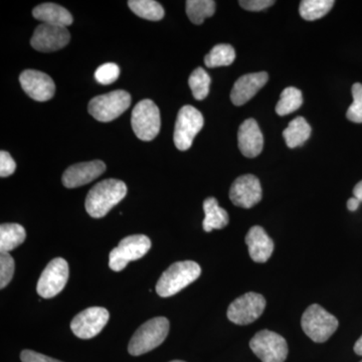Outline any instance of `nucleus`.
Instances as JSON below:
<instances>
[{"instance_id": "a211bd4d", "label": "nucleus", "mask_w": 362, "mask_h": 362, "mask_svg": "<svg viewBox=\"0 0 362 362\" xmlns=\"http://www.w3.org/2000/svg\"><path fill=\"white\" fill-rule=\"evenodd\" d=\"M269 75L266 71L247 74L242 76L235 83L230 93V100L235 106H242L249 102L268 82Z\"/></svg>"}, {"instance_id": "4be33fe9", "label": "nucleus", "mask_w": 362, "mask_h": 362, "mask_svg": "<svg viewBox=\"0 0 362 362\" xmlns=\"http://www.w3.org/2000/svg\"><path fill=\"white\" fill-rule=\"evenodd\" d=\"M311 135V127L303 117H297L289 123V126L283 132L286 144L289 148L303 145Z\"/></svg>"}, {"instance_id": "393cba45", "label": "nucleus", "mask_w": 362, "mask_h": 362, "mask_svg": "<svg viewBox=\"0 0 362 362\" xmlns=\"http://www.w3.org/2000/svg\"><path fill=\"white\" fill-rule=\"evenodd\" d=\"M333 0H303L300 4V16L305 21H316L329 13L334 6Z\"/></svg>"}, {"instance_id": "c9c22d12", "label": "nucleus", "mask_w": 362, "mask_h": 362, "mask_svg": "<svg viewBox=\"0 0 362 362\" xmlns=\"http://www.w3.org/2000/svg\"><path fill=\"white\" fill-rule=\"evenodd\" d=\"M359 204H361V202L356 197H352V199H349V202H347V209L350 211H356L358 209Z\"/></svg>"}, {"instance_id": "58836bf2", "label": "nucleus", "mask_w": 362, "mask_h": 362, "mask_svg": "<svg viewBox=\"0 0 362 362\" xmlns=\"http://www.w3.org/2000/svg\"><path fill=\"white\" fill-rule=\"evenodd\" d=\"M170 362H185V361H170Z\"/></svg>"}, {"instance_id": "c756f323", "label": "nucleus", "mask_w": 362, "mask_h": 362, "mask_svg": "<svg viewBox=\"0 0 362 362\" xmlns=\"http://www.w3.org/2000/svg\"><path fill=\"white\" fill-rule=\"evenodd\" d=\"M352 96H354V103L347 110V119L351 122L362 123V85L361 83H356L352 86Z\"/></svg>"}, {"instance_id": "f704fd0d", "label": "nucleus", "mask_w": 362, "mask_h": 362, "mask_svg": "<svg viewBox=\"0 0 362 362\" xmlns=\"http://www.w3.org/2000/svg\"><path fill=\"white\" fill-rule=\"evenodd\" d=\"M21 359L23 362H63L28 349L23 350L21 352Z\"/></svg>"}, {"instance_id": "bb28decb", "label": "nucleus", "mask_w": 362, "mask_h": 362, "mask_svg": "<svg viewBox=\"0 0 362 362\" xmlns=\"http://www.w3.org/2000/svg\"><path fill=\"white\" fill-rule=\"evenodd\" d=\"M216 11V2L213 0H188L187 14L194 25H202L204 20L211 18Z\"/></svg>"}, {"instance_id": "9d476101", "label": "nucleus", "mask_w": 362, "mask_h": 362, "mask_svg": "<svg viewBox=\"0 0 362 362\" xmlns=\"http://www.w3.org/2000/svg\"><path fill=\"white\" fill-rule=\"evenodd\" d=\"M70 272L65 259L56 258L49 262L40 275L37 291L45 299L56 297L63 291L69 280Z\"/></svg>"}, {"instance_id": "72a5a7b5", "label": "nucleus", "mask_w": 362, "mask_h": 362, "mask_svg": "<svg viewBox=\"0 0 362 362\" xmlns=\"http://www.w3.org/2000/svg\"><path fill=\"white\" fill-rule=\"evenodd\" d=\"M240 6L249 11H261L275 4L273 0H240Z\"/></svg>"}, {"instance_id": "473e14b6", "label": "nucleus", "mask_w": 362, "mask_h": 362, "mask_svg": "<svg viewBox=\"0 0 362 362\" xmlns=\"http://www.w3.org/2000/svg\"><path fill=\"white\" fill-rule=\"evenodd\" d=\"M16 169V161L8 152L2 150L0 152V176L7 177L13 175Z\"/></svg>"}, {"instance_id": "f8f14e48", "label": "nucleus", "mask_w": 362, "mask_h": 362, "mask_svg": "<svg viewBox=\"0 0 362 362\" xmlns=\"http://www.w3.org/2000/svg\"><path fill=\"white\" fill-rule=\"evenodd\" d=\"M109 318L110 314L107 309L103 307H90L74 317L71 329L81 339H90L97 337L103 330Z\"/></svg>"}, {"instance_id": "c85d7f7f", "label": "nucleus", "mask_w": 362, "mask_h": 362, "mask_svg": "<svg viewBox=\"0 0 362 362\" xmlns=\"http://www.w3.org/2000/svg\"><path fill=\"white\" fill-rule=\"evenodd\" d=\"M188 85H189L195 99L202 101V100L206 99L207 95H209V87H211V77L204 69H195L189 78H188Z\"/></svg>"}, {"instance_id": "f3484780", "label": "nucleus", "mask_w": 362, "mask_h": 362, "mask_svg": "<svg viewBox=\"0 0 362 362\" xmlns=\"http://www.w3.org/2000/svg\"><path fill=\"white\" fill-rule=\"evenodd\" d=\"M238 144L243 156L254 158L261 154L264 147L263 133L255 119H247L238 131Z\"/></svg>"}, {"instance_id": "e433bc0d", "label": "nucleus", "mask_w": 362, "mask_h": 362, "mask_svg": "<svg viewBox=\"0 0 362 362\" xmlns=\"http://www.w3.org/2000/svg\"><path fill=\"white\" fill-rule=\"evenodd\" d=\"M354 197H356L359 202H362V180L359 181L354 189Z\"/></svg>"}, {"instance_id": "2eb2a0df", "label": "nucleus", "mask_w": 362, "mask_h": 362, "mask_svg": "<svg viewBox=\"0 0 362 362\" xmlns=\"http://www.w3.org/2000/svg\"><path fill=\"white\" fill-rule=\"evenodd\" d=\"M262 187L258 177L246 175L233 181L230 190V199L235 206L251 209L262 199Z\"/></svg>"}, {"instance_id": "423d86ee", "label": "nucleus", "mask_w": 362, "mask_h": 362, "mask_svg": "<svg viewBox=\"0 0 362 362\" xmlns=\"http://www.w3.org/2000/svg\"><path fill=\"white\" fill-rule=\"evenodd\" d=\"M131 96L123 90H113L93 98L89 103V113L100 122L115 120L129 108Z\"/></svg>"}, {"instance_id": "4468645a", "label": "nucleus", "mask_w": 362, "mask_h": 362, "mask_svg": "<svg viewBox=\"0 0 362 362\" xmlns=\"http://www.w3.org/2000/svg\"><path fill=\"white\" fill-rule=\"evenodd\" d=\"M20 82L26 95L35 101H49L56 92V86L52 78L40 71H23L20 76Z\"/></svg>"}, {"instance_id": "ea45409f", "label": "nucleus", "mask_w": 362, "mask_h": 362, "mask_svg": "<svg viewBox=\"0 0 362 362\" xmlns=\"http://www.w3.org/2000/svg\"><path fill=\"white\" fill-rule=\"evenodd\" d=\"M361 362H362V361Z\"/></svg>"}, {"instance_id": "dca6fc26", "label": "nucleus", "mask_w": 362, "mask_h": 362, "mask_svg": "<svg viewBox=\"0 0 362 362\" xmlns=\"http://www.w3.org/2000/svg\"><path fill=\"white\" fill-rule=\"evenodd\" d=\"M106 170V164L101 160L74 164L64 173L62 181L66 188L83 187L97 180Z\"/></svg>"}, {"instance_id": "1a4fd4ad", "label": "nucleus", "mask_w": 362, "mask_h": 362, "mask_svg": "<svg viewBox=\"0 0 362 362\" xmlns=\"http://www.w3.org/2000/svg\"><path fill=\"white\" fill-rule=\"evenodd\" d=\"M250 347L262 362H284L288 356L285 338L270 330L257 333L250 341Z\"/></svg>"}, {"instance_id": "2f4dec72", "label": "nucleus", "mask_w": 362, "mask_h": 362, "mask_svg": "<svg viewBox=\"0 0 362 362\" xmlns=\"http://www.w3.org/2000/svg\"><path fill=\"white\" fill-rule=\"evenodd\" d=\"M14 274V259L8 252L0 255V288L4 289L11 283Z\"/></svg>"}, {"instance_id": "aec40b11", "label": "nucleus", "mask_w": 362, "mask_h": 362, "mask_svg": "<svg viewBox=\"0 0 362 362\" xmlns=\"http://www.w3.org/2000/svg\"><path fill=\"white\" fill-rule=\"evenodd\" d=\"M33 18L42 21L45 25L68 28L73 23L74 18L65 7L56 4H40L33 9Z\"/></svg>"}, {"instance_id": "20e7f679", "label": "nucleus", "mask_w": 362, "mask_h": 362, "mask_svg": "<svg viewBox=\"0 0 362 362\" xmlns=\"http://www.w3.org/2000/svg\"><path fill=\"white\" fill-rule=\"evenodd\" d=\"M305 334L316 343L327 341L337 330L338 320L320 305L313 304L304 312L301 319Z\"/></svg>"}, {"instance_id": "6e6552de", "label": "nucleus", "mask_w": 362, "mask_h": 362, "mask_svg": "<svg viewBox=\"0 0 362 362\" xmlns=\"http://www.w3.org/2000/svg\"><path fill=\"white\" fill-rule=\"evenodd\" d=\"M204 116L201 112L189 105L182 107L177 114L173 135L176 148L180 151L189 149L195 136L204 127Z\"/></svg>"}, {"instance_id": "f03ea898", "label": "nucleus", "mask_w": 362, "mask_h": 362, "mask_svg": "<svg viewBox=\"0 0 362 362\" xmlns=\"http://www.w3.org/2000/svg\"><path fill=\"white\" fill-rule=\"evenodd\" d=\"M201 274V266L194 261L176 262L159 278L157 294L163 298L173 296L197 280Z\"/></svg>"}, {"instance_id": "cd10ccee", "label": "nucleus", "mask_w": 362, "mask_h": 362, "mask_svg": "<svg viewBox=\"0 0 362 362\" xmlns=\"http://www.w3.org/2000/svg\"><path fill=\"white\" fill-rule=\"evenodd\" d=\"M235 59V49L230 45H216L204 58L207 68L232 65Z\"/></svg>"}, {"instance_id": "39448f33", "label": "nucleus", "mask_w": 362, "mask_h": 362, "mask_svg": "<svg viewBox=\"0 0 362 362\" xmlns=\"http://www.w3.org/2000/svg\"><path fill=\"white\" fill-rule=\"evenodd\" d=\"M131 125L135 135L142 141H151L160 131V112L151 100L140 101L133 109Z\"/></svg>"}, {"instance_id": "0eeeda50", "label": "nucleus", "mask_w": 362, "mask_h": 362, "mask_svg": "<svg viewBox=\"0 0 362 362\" xmlns=\"http://www.w3.org/2000/svg\"><path fill=\"white\" fill-rule=\"evenodd\" d=\"M151 247V240L144 235L124 238L118 247L109 255V267L115 272L122 271L130 262L143 258Z\"/></svg>"}, {"instance_id": "412c9836", "label": "nucleus", "mask_w": 362, "mask_h": 362, "mask_svg": "<svg viewBox=\"0 0 362 362\" xmlns=\"http://www.w3.org/2000/svg\"><path fill=\"white\" fill-rule=\"evenodd\" d=\"M204 230L206 233L214 230H221L228 226L230 218L228 211L218 206V202L214 197H209L204 202Z\"/></svg>"}, {"instance_id": "b1692460", "label": "nucleus", "mask_w": 362, "mask_h": 362, "mask_svg": "<svg viewBox=\"0 0 362 362\" xmlns=\"http://www.w3.org/2000/svg\"><path fill=\"white\" fill-rule=\"evenodd\" d=\"M128 6L136 16L144 20L158 21L164 16L163 7L154 0H130Z\"/></svg>"}, {"instance_id": "5701e85b", "label": "nucleus", "mask_w": 362, "mask_h": 362, "mask_svg": "<svg viewBox=\"0 0 362 362\" xmlns=\"http://www.w3.org/2000/svg\"><path fill=\"white\" fill-rule=\"evenodd\" d=\"M25 228L18 223H2L0 226V252L13 251L25 242Z\"/></svg>"}, {"instance_id": "6ab92c4d", "label": "nucleus", "mask_w": 362, "mask_h": 362, "mask_svg": "<svg viewBox=\"0 0 362 362\" xmlns=\"http://www.w3.org/2000/svg\"><path fill=\"white\" fill-rule=\"evenodd\" d=\"M250 257L256 263H266L274 251V243L262 226H252L246 235Z\"/></svg>"}, {"instance_id": "4c0bfd02", "label": "nucleus", "mask_w": 362, "mask_h": 362, "mask_svg": "<svg viewBox=\"0 0 362 362\" xmlns=\"http://www.w3.org/2000/svg\"><path fill=\"white\" fill-rule=\"evenodd\" d=\"M354 351L357 356H362V335L361 337L357 340L356 345H354Z\"/></svg>"}, {"instance_id": "a878e982", "label": "nucleus", "mask_w": 362, "mask_h": 362, "mask_svg": "<svg viewBox=\"0 0 362 362\" xmlns=\"http://www.w3.org/2000/svg\"><path fill=\"white\" fill-rule=\"evenodd\" d=\"M303 104L301 90L295 87H288L283 90L280 100L276 106V113L279 116L289 115L297 111Z\"/></svg>"}, {"instance_id": "9b49d317", "label": "nucleus", "mask_w": 362, "mask_h": 362, "mask_svg": "<svg viewBox=\"0 0 362 362\" xmlns=\"http://www.w3.org/2000/svg\"><path fill=\"white\" fill-rule=\"evenodd\" d=\"M265 308V298L258 293H247L230 303L228 309V318L238 325H247L259 319Z\"/></svg>"}, {"instance_id": "ddd939ff", "label": "nucleus", "mask_w": 362, "mask_h": 362, "mask_svg": "<svg viewBox=\"0 0 362 362\" xmlns=\"http://www.w3.org/2000/svg\"><path fill=\"white\" fill-rule=\"evenodd\" d=\"M70 40L68 28L42 23L35 28L30 44L37 51L52 52L65 47Z\"/></svg>"}, {"instance_id": "f257e3e1", "label": "nucleus", "mask_w": 362, "mask_h": 362, "mask_svg": "<svg viewBox=\"0 0 362 362\" xmlns=\"http://www.w3.org/2000/svg\"><path fill=\"white\" fill-rule=\"evenodd\" d=\"M127 194L123 181L105 180L90 190L86 199V211L92 218H101L116 206Z\"/></svg>"}, {"instance_id": "7c9ffc66", "label": "nucleus", "mask_w": 362, "mask_h": 362, "mask_svg": "<svg viewBox=\"0 0 362 362\" xmlns=\"http://www.w3.org/2000/svg\"><path fill=\"white\" fill-rule=\"evenodd\" d=\"M120 69L114 63H106L100 66L95 71V78L99 84L111 85L118 80Z\"/></svg>"}, {"instance_id": "7ed1b4c3", "label": "nucleus", "mask_w": 362, "mask_h": 362, "mask_svg": "<svg viewBox=\"0 0 362 362\" xmlns=\"http://www.w3.org/2000/svg\"><path fill=\"white\" fill-rule=\"evenodd\" d=\"M169 332V321L165 317H156L142 324L132 338L128 351L131 356H139L156 349L163 343Z\"/></svg>"}]
</instances>
